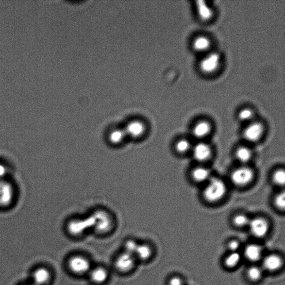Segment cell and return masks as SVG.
I'll return each instance as SVG.
<instances>
[{"label":"cell","instance_id":"7402d4cb","mask_svg":"<svg viewBox=\"0 0 285 285\" xmlns=\"http://www.w3.org/2000/svg\"><path fill=\"white\" fill-rule=\"evenodd\" d=\"M242 258V254L239 252H230L224 258L223 265L228 269H234L241 263Z\"/></svg>","mask_w":285,"mask_h":285},{"label":"cell","instance_id":"83f0119b","mask_svg":"<svg viewBox=\"0 0 285 285\" xmlns=\"http://www.w3.org/2000/svg\"><path fill=\"white\" fill-rule=\"evenodd\" d=\"M138 243L134 239H129L125 242L124 252L134 256L136 249L138 246Z\"/></svg>","mask_w":285,"mask_h":285},{"label":"cell","instance_id":"7c38bea8","mask_svg":"<svg viewBox=\"0 0 285 285\" xmlns=\"http://www.w3.org/2000/svg\"><path fill=\"white\" fill-rule=\"evenodd\" d=\"M263 270L275 272L280 270L284 265V260L278 254L270 253L262 258Z\"/></svg>","mask_w":285,"mask_h":285},{"label":"cell","instance_id":"8fae6325","mask_svg":"<svg viewBox=\"0 0 285 285\" xmlns=\"http://www.w3.org/2000/svg\"><path fill=\"white\" fill-rule=\"evenodd\" d=\"M136 258L133 254L123 252L117 256L115 261V267L121 273H128L135 268Z\"/></svg>","mask_w":285,"mask_h":285},{"label":"cell","instance_id":"5bb4252c","mask_svg":"<svg viewBox=\"0 0 285 285\" xmlns=\"http://www.w3.org/2000/svg\"><path fill=\"white\" fill-rule=\"evenodd\" d=\"M127 135L132 139L139 140L142 139L146 133V127L142 121L134 120L128 124L124 130Z\"/></svg>","mask_w":285,"mask_h":285},{"label":"cell","instance_id":"484cf974","mask_svg":"<svg viewBox=\"0 0 285 285\" xmlns=\"http://www.w3.org/2000/svg\"><path fill=\"white\" fill-rule=\"evenodd\" d=\"M272 203L277 211L284 212L285 208V193L284 189L278 190L272 197Z\"/></svg>","mask_w":285,"mask_h":285},{"label":"cell","instance_id":"5b68a950","mask_svg":"<svg viewBox=\"0 0 285 285\" xmlns=\"http://www.w3.org/2000/svg\"><path fill=\"white\" fill-rule=\"evenodd\" d=\"M271 225L269 220L263 216H256L251 218L248 229L254 238H264L267 236Z\"/></svg>","mask_w":285,"mask_h":285},{"label":"cell","instance_id":"ba28073f","mask_svg":"<svg viewBox=\"0 0 285 285\" xmlns=\"http://www.w3.org/2000/svg\"><path fill=\"white\" fill-rule=\"evenodd\" d=\"M214 176L210 167L206 165L196 164L190 170L189 176L196 184L204 185Z\"/></svg>","mask_w":285,"mask_h":285},{"label":"cell","instance_id":"4dcf8cb0","mask_svg":"<svg viewBox=\"0 0 285 285\" xmlns=\"http://www.w3.org/2000/svg\"><path fill=\"white\" fill-rule=\"evenodd\" d=\"M35 285V284H34L33 283H32V284H25V285Z\"/></svg>","mask_w":285,"mask_h":285},{"label":"cell","instance_id":"30bf717a","mask_svg":"<svg viewBox=\"0 0 285 285\" xmlns=\"http://www.w3.org/2000/svg\"><path fill=\"white\" fill-rule=\"evenodd\" d=\"M234 157L239 165H250L254 157V151L251 146L243 143L235 148Z\"/></svg>","mask_w":285,"mask_h":285},{"label":"cell","instance_id":"44dd1931","mask_svg":"<svg viewBox=\"0 0 285 285\" xmlns=\"http://www.w3.org/2000/svg\"><path fill=\"white\" fill-rule=\"evenodd\" d=\"M271 182L278 190L284 189L285 184V171L283 167H277L271 175Z\"/></svg>","mask_w":285,"mask_h":285},{"label":"cell","instance_id":"9a60e30c","mask_svg":"<svg viewBox=\"0 0 285 285\" xmlns=\"http://www.w3.org/2000/svg\"><path fill=\"white\" fill-rule=\"evenodd\" d=\"M51 273L45 267L34 269L32 273L33 283L35 285H47L51 280Z\"/></svg>","mask_w":285,"mask_h":285},{"label":"cell","instance_id":"4fadbf2b","mask_svg":"<svg viewBox=\"0 0 285 285\" xmlns=\"http://www.w3.org/2000/svg\"><path fill=\"white\" fill-rule=\"evenodd\" d=\"M242 256L247 260L255 263L263 258V249L260 245L251 243L245 247Z\"/></svg>","mask_w":285,"mask_h":285},{"label":"cell","instance_id":"d4e9b609","mask_svg":"<svg viewBox=\"0 0 285 285\" xmlns=\"http://www.w3.org/2000/svg\"><path fill=\"white\" fill-rule=\"evenodd\" d=\"M264 270L261 267L256 265L251 266L246 271V276L251 282L257 283L263 276Z\"/></svg>","mask_w":285,"mask_h":285},{"label":"cell","instance_id":"ffe728a7","mask_svg":"<svg viewBox=\"0 0 285 285\" xmlns=\"http://www.w3.org/2000/svg\"><path fill=\"white\" fill-rule=\"evenodd\" d=\"M251 217L244 212L235 213L231 218V223L236 229H248L251 220Z\"/></svg>","mask_w":285,"mask_h":285},{"label":"cell","instance_id":"2e32d148","mask_svg":"<svg viewBox=\"0 0 285 285\" xmlns=\"http://www.w3.org/2000/svg\"><path fill=\"white\" fill-rule=\"evenodd\" d=\"M196 12L201 20L207 22L211 20L214 15V9L207 2L198 1L196 2Z\"/></svg>","mask_w":285,"mask_h":285},{"label":"cell","instance_id":"277c9868","mask_svg":"<svg viewBox=\"0 0 285 285\" xmlns=\"http://www.w3.org/2000/svg\"><path fill=\"white\" fill-rule=\"evenodd\" d=\"M193 161L196 164L206 165L214 154L211 144L207 140L197 141L193 144L191 153Z\"/></svg>","mask_w":285,"mask_h":285},{"label":"cell","instance_id":"ac0fdd59","mask_svg":"<svg viewBox=\"0 0 285 285\" xmlns=\"http://www.w3.org/2000/svg\"><path fill=\"white\" fill-rule=\"evenodd\" d=\"M211 40L207 36L201 35L197 36L192 41V48L193 50L197 52H208L209 49L211 47Z\"/></svg>","mask_w":285,"mask_h":285},{"label":"cell","instance_id":"9c48e42d","mask_svg":"<svg viewBox=\"0 0 285 285\" xmlns=\"http://www.w3.org/2000/svg\"><path fill=\"white\" fill-rule=\"evenodd\" d=\"M212 125L210 121L201 119L196 121L191 128V135L197 141L207 140L212 132Z\"/></svg>","mask_w":285,"mask_h":285},{"label":"cell","instance_id":"f1b7e54d","mask_svg":"<svg viewBox=\"0 0 285 285\" xmlns=\"http://www.w3.org/2000/svg\"><path fill=\"white\" fill-rule=\"evenodd\" d=\"M241 243L237 239H231L227 242V248L230 252H239Z\"/></svg>","mask_w":285,"mask_h":285},{"label":"cell","instance_id":"3957f363","mask_svg":"<svg viewBox=\"0 0 285 285\" xmlns=\"http://www.w3.org/2000/svg\"><path fill=\"white\" fill-rule=\"evenodd\" d=\"M266 127L262 121L254 120L245 126L242 132V136L244 143L251 146L260 141L264 137Z\"/></svg>","mask_w":285,"mask_h":285},{"label":"cell","instance_id":"6da1fadb","mask_svg":"<svg viewBox=\"0 0 285 285\" xmlns=\"http://www.w3.org/2000/svg\"><path fill=\"white\" fill-rule=\"evenodd\" d=\"M202 186L201 192L202 199L205 202L210 204L221 202L229 192L227 182L223 178L214 175Z\"/></svg>","mask_w":285,"mask_h":285},{"label":"cell","instance_id":"603a6c76","mask_svg":"<svg viewBox=\"0 0 285 285\" xmlns=\"http://www.w3.org/2000/svg\"><path fill=\"white\" fill-rule=\"evenodd\" d=\"M152 254H153V250H152L151 246L147 244H139L134 256L136 259L146 261L150 259Z\"/></svg>","mask_w":285,"mask_h":285},{"label":"cell","instance_id":"d6986e66","mask_svg":"<svg viewBox=\"0 0 285 285\" xmlns=\"http://www.w3.org/2000/svg\"><path fill=\"white\" fill-rule=\"evenodd\" d=\"M191 139L186 137L178 138L174 143V150L180 155H184L191 153L193 147Z\"/></svg>","mask_w":285,"mask_h":285},{"label":"cell","instance_id":"4316f807","mask_svg":"<svg viewBox=\"0 0 285 285\" xmlns=\"http://www.w3.org/2000/svg\"><path fill=\"white\" fill-rule=\"evenodd\" d=\"M254 112L250 108H242L237 114V119L239 121L245 124H248L255 120Z\"/></svg>","mask_w":285,"mask_h":285},{"label":"cell","instance_id":"7a4b0ae2","mask_svg":"<svg viewBox=\"0 0 285 285\" xmlns=\"http://www.w3.org/2000/svg\"><path fill=\"white\" fill-rule=\"evenodd\" d=\"M256 172L250 165H239L231 171L229 175L230 183L235 188L248 187L255 179Z\"/></svg>","mask_w":285,"mask_h":285},{"label":"cell","instance_id":"8992f818","mask_svg":"<svg viewBox=\"0 0 285 285\" xmlns=\"http://www.w3.org/2000/svg\"><path fill=\"white\" fill-rule=\"evenodd\" d=\"M221 62V56L218 52H207L200 61V69L204 74H214L219 69Z\"/></svg>","mask_w":285,"mask_h":285},{"label":"cell","instance_id":"f546056e","mask_svg":"<svg viewBox=\"0 0 285 285\" xmlns=\"http://www.w3.org/2000/svg\"><path fill=\"white\" fill-rule=\"evenodd\" d=\"M168 285H185L184 281L179 276H173L168 280Z\"/></svg>","mask_w":285,"mask_h":285},{"label":"cell","instance_id":"cb8c5ba5","mask_svg":"<svg viewBox=\"0 0 285 285\" xmlns=\"http://www.w3.org/2000/svg\"><path fill=\"white\" fill-rule=\"evenodd\" d=\"M127 134L122 129H115L109 133L108 140L113 146H119L122 144L126 137Z\"/></svg>","mask_w":285,"mask_h":285},{"label":"cell","instance_id":"e0dca14e","mask_svg":"<svg viewBox=\"0 0 285 285\" xmlns=\"http://www.w3.org/2000/svg\"><path fill=\"white\" fill-rule=\"evenodd\" d=\"M90 279L95 284L101 285L106 282L109 277V272L105 268L98 267L91 268L89 272Z\"/></svg>","mask_w":285,"mask_h":285},{"label":"cell","instance_id":"52a82bcc","mask_svg":"<svg viewBox=\"0 0 285 285\" xmlns=\"http://www.w3.org/2000/svg\"><path fill=\"white\" fill-rule=\"evenodd\" d=\"M67 267L72 273L77 275L89 273L92 268L88 258L82 255L71 256L67 261Z\"/></svg>","mask_w":285,"mask_h":285}]
</instances>
